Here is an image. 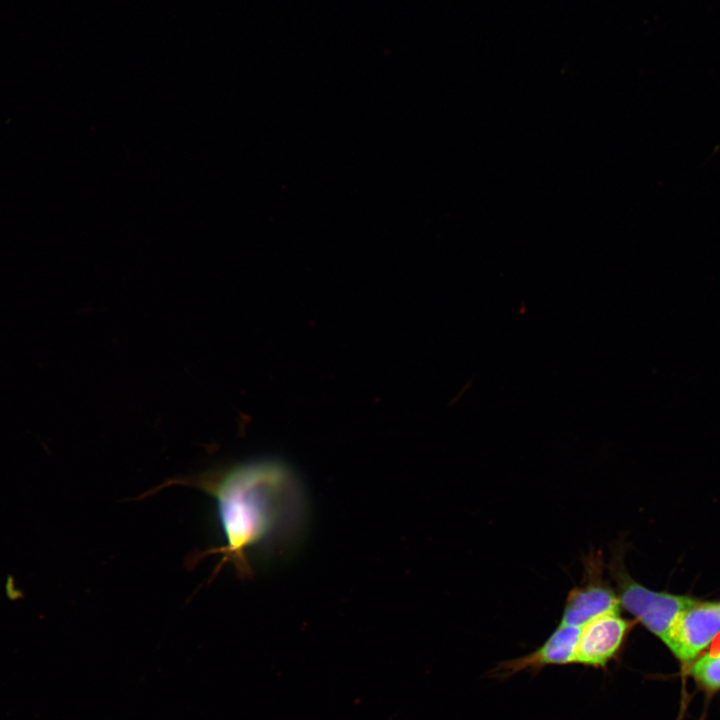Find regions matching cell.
<instances>
[{"mask_svg":"<svg viewBox=\"0 0 720 720\" xmlns=\"http://www.w3.org/2000/svg\"><path fill=\"white\" fill-rule=\"evenodd\" d=\"M620 607L616 589L604 575L602 553L591 551L584 559L581 583L567 593L559 624L582 627Z\"/></svg>","mask_w":720,"mask_h":720,"instance_id":"cell-3","label":"cell"},{"mask_svg":"<svg viewBox=\"0 0 720 720\" xmlns=\"http://www.w3.org/2000/svg\"><path fill=\"white\" fill-rule=\"evenodd\" d=\"M198 488L216 505L224 545L195 554L189 562L220 555L214 577L231 564L238 577L252 576L250 556L274 555L291 548L302 534L306 501L293 471L280 461L261 459L178 479Z\"/></svg>","mask_w":720,"mask_h":720,"instance_id":"cell-1","label":"cell"},{"mask_svg":"<svg viewBox=\"0 0 720 720\" xmlns=\"http://www.w3.org/2000/svg\"><path fill=\"white\" fill-rule=\"evenodd\" d=\"M609 571L615 583L620 606L663 643L677 616L695 600L643 586L628 574L622 557L616 554V551L611 557Z\"/></svg>","mask_w":720,"mask_h":720,"instance_id":"cell-2","label":"cell"},{"mask_svg":"<svg viewBox=\"0 0 720 720\" xmlns=\"http://www.w3.org/2000/svg\"><path fill=\"white\" fill-rule=\"evenodd\" d=\"M720 633V602L694 600L680 612L664 644L684 663L694 660Z\"/></svg>","mask_w":720,"mask_h":720,"instance_id":"cell-5","label":"cell"},{"mask_svg":"<svg viewBox=\"0 0 720 720\" xmlns=\"http://www.w3.org/2000/svg\"><path fill=\"white\" fill-rule=\"evenodd\" d=\"M580 628L558 624L539 647L524 656L498 663L490 676L505 680L525 671L537 674L548 666L574 664Z\"/></svg>","mask_w":720,"mask_h":720,"instance_id":"cell-6","label":"cell"},{"mask_svg":"<svg viewBox=\"0 0 720 720\" xmlns=\"http://www.w3.org/2000/svg\"><path fill=\"white\" fill-rule=\"evenodd\" d=\"M632 627L620 611L589 621L580 628L574 664L606 670L621 655Z\"/></svg>","mask_w":720,"mask_h":720,"instance_id":"cell-4","label":"cell"},{"mask_svg":"<svg viewBox=\"0 0 720 720\" xmlns=\"http://www.w3.org/2000/svg\"><path fill=\"white\" fill-rule=\"evenodd\" d=\"M690 674L704 687L720 689V650L699 657L691 666Z\"/></svg>","mask_w":720,"mask_h":720,"instance_id":"cell-7","label":"cell"}]
</instances>
